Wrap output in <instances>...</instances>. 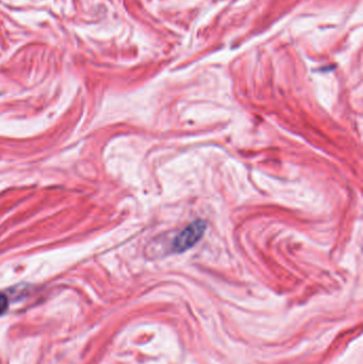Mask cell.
Here are the masks:
<instances>
[{"label": "cell", "mask_w": 363, "mask_h": 364, "mask_svg": "<svg viewBox=\"0 0 363 364\" xmlns=\"http://www.w3.org/2000/svg\"><path fill=\"white\" fill-rule=\"evenodd\" d=\"M206 229L207 224L204 220H195L192 223L175 237L172 244V250L175 252H187L188 250L195 246L204 237Z\"/></svg>", "instance_id": "1"}, {"label": "cell", "mask_w": 363, "mask_h": 364, "mask_svg": "<svg viewBox=\"0 0 363 364\" xmlns=\"http://www.w3.org/2000/svg\"><path fill=\"white\" fill-rule=\"evenodd\" d=\"M6 309H8V299H6L4 294L0 293V316L4 314Z\"/></svg>", "instance_id": "2"}]
</instances>
